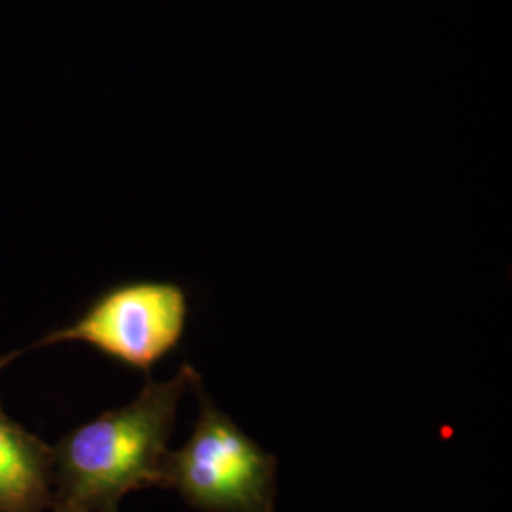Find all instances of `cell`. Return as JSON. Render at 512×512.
<instances>
[{"mask_svg": "<svg viewBox=\"0 0 512 512\" xmlns=\"http://www.w3.org/2000/svg\"><path fill=\"white\" fill-rule=\"evenodd\" d=\"M200 382L184 365L165 382H148L131 403L76 427L54 446L52 512H118L126 495L164 488L167 442L188 387Z\"/></svg>", "mask_w": 512, "mask_h": 512, "instance_id": "1", "label": "cell"}, {"mask_svg": "<svg viewBox=\"0 0 512 512\" xmlns=\"http://www.w3.org/2000/svg\"><path fill=\"white\" fill-rule=\"evenodd\" d=\"M277 461L207 399L190 439L167 452L164 488L207 512H274Z\"/></svg>", "mask_w": 512, "mask_h": 512, "instance_id": "2", "label": "cell"}, {"mask_svg": "<svg viewBox=\"0 0 512 512\" xmlns=\"http://www.w3.org/2000/svg\"><path fill=\"white\" fill-rule=\"evenodd\" d=\"M186 321L183 287L135 281L101 294L76 323L46 334L33 348L84 342L131 368L150 370L179 346Z\"/></svg>", "mask_w": 512, "mask_h": 512, "instance_id": "3", "label": "cell"}, {"mask_svg": "<svg viewBox=\"0 0 512 512\" xmlns=\"http://www.w3.org/2000/svg\"><path fill=\"white\" fill-rule=\"evenodd\" d=\"M54 501V446L10 420L0 406V512H48Z\"/></svg>", "mask_w": 512, "mask_h": 512, "instance_id": "4", "label": "cell"}, {"mask_svg": "<svg viewBox=\"0 0 512 512\" xmlns=\"http://www.w3.org/2000/svg\"><path fill=\"white\" fill-rule=\"evenodd\" d=\"M12 359H14V355H6V357H0V372H2V368L8 365Z\"/></svg>", "mask_w": 512, "mask_h": 512, "instance_id": "5", "label": "cell"}]
</instances>
